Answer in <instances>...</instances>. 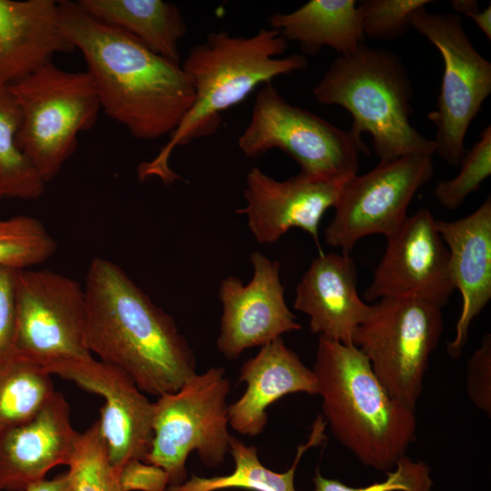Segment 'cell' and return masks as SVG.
Returning a JSON list of instances; mask_svg holds the SVG:
<instances>
[{
	"label": "cell",
	"mask_w": 491,
	"mask_h": 491,
	"mask_svg": "<svg viewBox=\"0 0 491 491\" xmlns=\"http://www.w3.org/2000/svg\"><path fill=\"white\" fill-rule=\"evenodd\" d=\"M429 466L422 461L416 462L406 456L401 457L386 477L371 485L353 487L337 479L326 478L319 471L313 478V491H432L433 480Z\"/></svg>",
	"instance_id": "cell-31"
},
{
	"label": "cell",
	"mask_w": 491,
	"mask_h": 491,
	"mask_svg": "<svg viewBox=\"0 0 491 491\" xmlns=\"http://www.w3.org/2000/svg\"><path fill=\"white\" fill-rule=\"evenodd\" d=\"M43 366L52 376L72 381L104 398L99 426L117 476L128 460L145 461L153 437L154 402L126 373L93 356L58 360Z\"/></svg>",
	"instance_id": "cell-14"
},
{
	"label": "cell",
	"mask_w": 491,
	"mask_h": 491,
	"mask_svg": "<svg viewBox=\"0 0 491 491\" xmlns=\"http://www.w3.org/2000/svg\"><path fill=\"white\" fill-rule=\"evenodd\" d=\"M434 173L433 155L416 154L379 163L364 175L349 178L325 229L326 243L344 253L371 235L386 238L403 225L417 191Z\"/></svg>",
	"instance_id": "cell-11"
},
{
	"label": "cell",
	"mask_w": 491,
	"mask_h": 491,
	"mask_svg": "<svg viewBox=\"0 0 491 491\" xmlns=\"http://www.w3.org/2000/svg\"><path fill=\"white\" fill-rule=\"evenodd\" d=\"M230 388L225 369L210 367L154 402L153 437L145 462L165 470L169 486L187 479L185 464L192 452L207 467L224 463L232 437L228 430Z\"/></svg>",
	"instance_id": "cell-7"
},
{
	"label": "cell",
	"mask_w": 491,
	"mask_h": 491,
	"mask_svg": "<svg viewBox=\"0 0 491 491\" xmlns=\"http://www.w3.org/2000/svg\"><path fill=\"white\" fill-rule=\"evenodd\" d=\"M441 309L419 299L380 298L353 337L389 394L414 410L444 331Z\"/></svg>",
	"instance_id": "cell-9"
},
{
	"label": "cell",
	"mask_w": 491,
	"mask_h": 491,
	"mask_svg": "<svg viewBox=\"0 0 491 491\" xmlns=\"http://www.w3.org/2000/svg\"><path fill=\"white\" fill-rule=\"evenodd\" d=\"M239 382L246 383V388L228 405L229 426L247 436L264 431L267 408L283 396L296 393L317 395L313 370L287 347L282 337L261 346L254 357L242 365Z\"/></svg>",
	"instance_id": "cell-20"
},
{
	"label": "cell",
	"mask_w": 491,
	"mask_h": 491,
	"mask_svg": "<svg viewBox=\"0 0 491 491\" xmlns=\"http://www.w3.org/2000/svg\"><path fill=\"white\" fill-rule=\"evenodd\" d=\"M237 145L256 158L279 149L300 166V174L321 180L349 179L357 174L361 138L312 112L288 103L272 83L258 90L250 120Z\"/></svg>",
	"instance_id": "cell-8"
},
{
	"label": "cell",
	"mask_w": 491,
	"mask_h": 491,
	"mask_svg": "<svg viewBox=\"0 0 491 491\" xmlns=\"http://www.w3.org/2000/svg\"><path fill=\"white\" fill-rule=\"evenodd\" d=\"M460 171L455 177L439 181L433 189L436 200L448 210L461 206L466 197L480 188L491 175V126L488 125L479 139L466 152Z\"/></svg>",
	"instance_id": "cell-29"
},
{
	"label": "cell",
	"mask_w": 491,
	"mask_h": 491,
	"mask_svg": "<svg viewBox=\"0 0 491 491\" xmlns=\"http://www.w3.org/2000/svg\"><path fill=\"white\" fill-rule=\"evenodd\" d=\"M347 180H321L299 173L279 181L254 166L246 175V205L236 212L246 215L258 243L273 244L288 230L299 228L318 244L321 220L334 208Z\"/></svg>",
	"instance_id": "cell-16"
},
{
	"label": "cell",
	"mask_w": 491,
	"mask_h": 491,
	"mask_svg": "<svg viewBox=\"0 0 491 491\" xmlns=\"http://www.w3.org/2000/svg\"><path fill=\"white\" fill-rule=\"evenodd\" d=\"M250 262L253 276L247 284L228 276L221 281L218 290L222 316L216 347L227 359L301 329L286 302L279 262L258 251L251 254Z\"/></svg>",
	"instance_id": "cell-15"
},
{
	"label": "cell",
	"mask_w": 491,
	"mask_h": 491,
	"mask_svg": "<svg viewBox=\"0 0 491 491\" xmlns=\"http://www.w3.org/2000/svg\"><path fill=\"white\" fill-rule=\"evenodd\" d=\"M55 392L42 365L16 353L0 363V434L32 418Z\"/></svg>",
	"instance_id": "cell-25"
},
{
	"label": "cell",
	"mask_w": 491,
	"mask_h": 491,
	"mask_svg": "<svg viewBox=\"0 0 491 491\" xmlns=\"http://www.w3.org/2000/svg\"><path fill=\"white\" fill-rule=\"evenodd\" d=\"M17 270L0 266V363L15 354V276Z\"/></svg>",
	"instance_id": "cell-33"
},
{
	"label": "cell",
	"mask_w": 491,
	"mask_h": 491,
	"mask_svg": "<svg viewBox=\"0 0 491 491\" xmlns=\"http://www.w3.org/2000/svg\"><path fill=\"white\" fill-rule=\"evenodd\" d=\"M436 226L450 257L455 288L462 298L455 336L448 355L457 358L468 339L473 320L491 298V198L471 214L454 221L436 219Z\"/></svg>",
	"instance_id": "cell-19"
},
{
	"label": "cell",
	"mask_w": 491,
	"mask_h": 491,
	"mask_svg": "<svg viewBox=\"0 0 491 491\" xmlns=\"http://www.w3.org/2000/svg\"><path fill=\"white\" fill-rule=\"evenodd\" d=\"M386 240L366 300L414 298L446 306L456 288L449 252L431 211L419 208Z\"/></svg>",
	"instance_id": "cell-13"
},
{
	"label": "cell",
	"mask_w": 491,
	"mask_h": 491,
	"mask_svg": "<svg viewBox=\"0 0 491 491\" xmlns=\"http://www.w3.org/2000/svg\"><path fill=\"white\" fill-rule=\"evenodd\" d=\"M56 247L38 219L25 215L0 219V266L28 269L48 260Z\"/></svg>",
	"instance_id": "cell-27"
},
{
	"label": "cell",
	"mask_w": 491,
	"mask_h": 491,
	"mask_svg": "<svg viewBox=\"0 0 491 491\" xmlns=\"http://www.w3.org/2000/svg\"><path fill=\"white\" fill-rule=\"evenodd\" d=\"M121 491H165L169 476L162 467L141 459L128 460L118 472Z\"/></svg>",
	"instance_id": "cell-34"
},
{
	"label": "cell",
	"mask_w": 491,
	"mask_h": 491,
	"mask_svg": "<svg viewBox=\"0 0 491 491\" xmlns=\"http://www.w3.org/2000/svg\"><path fill=\"white\" fill-rule=\"evenodd\" d=\"M288 43L278 31L259 29L250 36H234L225 31L210 32L191 48L181 65L193 90L194 102L166 144L150 161L138 167L141 180L157 176L170 184L179 176L169 166L177 146L214 135L222 114L240 104L256 88L280 76L307 67L306 57L283 55Z\"/></svg>",
	"instance_id": "cell-3"
},
{
	"label": "cell",
	"mask_w": 491,
	"mask_h": 491,
	"mask_svg": "<svg viewBox=\"0 0 491 491\" xmlns=\"http://www.w3.org/2000/svg\"><path fill=\"white\" fill-rule=\"evenodd\" d=\"M21 113L11 85L0 78V180L5 197L38 199L45 183L21 152L16 137Z\"/></svg>",
	"instance_id": "cell-26"
},
{
	"label": "cell",
	"mask_w": 491,
	"mask_h": 491,
	"mask_svg": "<svg viewBox=\"0 0 491 491\" xmlns=\"http://www.w3.org/2000/svg\"><path fill=\"white\" fill-rule=\"evenodd\" d=\"M59 10L63 31L85 61L101 110L135 138L170 135L194 102L192 85L181 65L95 20L76 2L59 1Z\"/></svg>",
	"instance_id": "cell-1"
},
{
	"label": "cell",
	"mask_w": 491,
	"mask_h": 491,
	"mask_svg": "<svg viewBox=\"0 0 491 491\" xmlns=\"http://www.w3.org/2000/svg\"><path fill=\"white\" fill-rule=\"evenodd\" d=\"M411 25L443 59L440 92L427 118L436 126L435 153L457 167L466 152L467 130L491 94V64L474 46L456 14H436L423 7L414 14Z\"/></svg>",
	"instance_id": "cell-10"
},
{
	"label": "cell",
	"mask_w": 491,
	"mask_h": 491,
	"mask_svg": "<svg viewBox=\"0 0 491 491\" xmlns=\"http://www.w3.org/2000/svg\"><path fill=\"white\" fill-rule=\"evenodd\" d=\"M326 426L323 416L318 415L312 425L308 439L297 446L294 462L285 472H276L266 467L260 461L256 446H247L242 440L232 436L229 454L234 459L235 467L231 473L211 477L192 474L182 484L169 486L165 491H297L295 486V475L298 464L309 448L318 446L326 440Z\"/></svg>",
	"instance_id": "cell-24"
},
{
	"label": "cell",
	"mask_w": 491,
	"mask_h": 491,
	"mask_svg": "<svg viewBox=\"0 0 491 491\" xmlns=\"http://www.w3.org/2000/svg\"><path fill=\"white\" fill-rule=\"evenodd\" d=\"M21 113L16 142L46 184L75 151L79 133L92 128L101 105L86 71L53 62L11 84Z\"/></svg>",
	"instance_id": "cell-6"
},
{
	"label": "cell",
	"mask_w": 491,
	"mask_h": 491,
	"mask_svg": "<svg viewBox=\"0 0 491 491\" xmlns=\"http://www.w3.org/2000/svg\"><path fill=\"white\" fill-rule=\"evenodd\" d=\"M84 290L87 349L126 373L143 393L175 392L197 373L194 351L173 316L119 266L93 258Z\"/></svg>",
	"instance_id": "cell-2"
},
{
	"label": "cell",
	"mask_w": 491,
	"mask_h": 491,
	"mask_svg": "<svg viewBox=\"0 0 491 491\" xmlns=\"http://www.w3.org/2000/svg\"><path fill=\"white\" fill-rule=\"evenodd\" d=\"M85 326V295L77 281L51 270H17L16 354L42 366L91 357Z\"/></svg>",
	"instance_id": "cell-12"
},
{
	"label": "cell",
	"mask_w": 491,
	"mask_h": 491,
	"mask_svg": "<svg viewBox=\"0 0 491 491\" xmlns=\"http://www.w3.org/2000/svg\"><path fill=\"white\" fill-rule=\"evenodd\" d=\"M26 491H74L68 473L31 485Z\"/></svg>",
	"instance_id": "cell-36"
},
{
	"label": "cell",
	"mask_w": 491,
	"mask_h": 491,
	"mask_svg": "<svg viewBox=\"0 0 491 491\" xmlns=\"http://www.w3.org/2000/svg\"><path fill=\"white\" fill-rule=\"evenodd\" d=\"M451 6L455 11L470 17L488 40H491V5L480 10L476 0H453Z\"/></svg>",
	"instance_id": "cell-35"
},
{
	"label": "cell",
	"mask_w": 491,
	"mask_h": 491,
	"mask_svg": "<svg viewBox=\"0 0 491 491\" xmlns=\"http://www.w3.org/2000/svg\"><path fill=\"white\" fill-rule=\"evenodd\" d=\"M75 49L65 36L59 2L0 0V78L14 84Z\"/></svg>",
	"instance_id": "cell-21"
},
{
	"label": "cell",
	"mask_w": 491,
	"mask_h": 491,
	"mask_svg": "<svg viewBox=\"0 0 491 491\" xmlns=\"http://www.w3.org/2000/svg\"><path fill=\"white\" fill-rule=\"evenodd\" d=\"M413 85L401 58L395 53L361 45L337 55L313 89L316 99L337 105L352 116V131L368 133L380 160L404 155H434L427 139L411 124Z\"/></svg>",
	"instance_id": "cell-5"
},
{
	"label": "cell",
	"mask_w": 491,
	"mask_h": 491,
	"mask_svg": "<svg viewBox=\"0 0 491 491\" xmlns=\"http://www.w3.org/2000/svg\"><path fill=\"white\" fill-rule=\"evenodd\" d=\"M95 20L119 28L152 52L180 65L179 42L187 34L180 9L163 0H78Z\"/></svg>",
	"instance_id": "cell-23"
},
{
	"label": "cell",
	"mask_w": 491,
	"mask_h": 491,
	"mask_svg": "<svg viewBox=\"0 0 491 491\" xmlns=\"http://www.w3.org/2000/svg\"><path fill=\"white\" fill-rule=\"evenodd\" d=\"M428 0H364L357 4L366 36L388 41L400 38L412 28L414 14Z\"/></svg>",
	"instance_id": "cell-30"
},
{
	"label": "cell",
	"mask_w": 491,
	"mask_h": 491,
	"mask_svg": "<svg viewBox=\"0 0 491 491\" xmlns=\"http://www.w3.org/2000/svg\"><path fill=\"white\" fill-rule=\"evenodd\" d=\"M312 370L334 437L364 466L393 469L416 439V410L389 394L354 345L319 336Z\"/></svg>",
	"instance_id": "cell-4"
},
{
	"label": "cell",
	"mask_w": 491,
	"mask_h": 491,
	"mask_svg": "<svg viewBox=\"0 0 491 491\" xmlns=\"http://www.w3.org/2000/svg\"><path fill=\"white\" fill-rule=\"evenodd\" d=\"M294 307L309 317L313 334L353 345L371 305L357 292L356 267L349 253H320L296 287Z\"/></svg>",
	"instance_id": "cell-18"
},
{
	"label": "cell",
	"mask_w": 491,
	"mask_h": 491,
	"mask_svg": "<svg viewBox=\"0 0 491 491\" xmlns=\"http://www.w3.org/2000/svg\"><path fill=\"white\" fill-rule=\"evenodd\" d=\"M68 467L74 491H121L98 420L80 434Z\"/></svg>",
	"instance_id": "cell-28"
},
{
	"label": "cell",
	"mask_w": 491,
	"mask_h": 491,
	"mask_svg": "<svg viewBox=\"0 0 491 491\" xmlns=\"http://www.w3.org/2000/svg\"><path fill=\"white\" fill-rule=\"evenodd\" d=\"M267 21L287 43L297 42L311 55L325 46L347 55L366 38L355 0H310L289 13H274Z\"/></svg>",
	"instance_id": "cell-22"
},
{
	"label": "cell",
	"mask_w": 491,
	"mask_h": 491,
	"mask_svg": "<svg viewBox=\"0 0 491 491\" xmlns=\"http://www.w3.org/2000/svg\"><path fill=\"white\" fill-rule=\"evenodd\" d=\"M466 389L474 406L491 416V335L486 334L468 359Z\"/></svg>",
	"instance_id": "cell-32"
},
{
	"label": "cell",
	"mask_w": 491,
	"mask_h": 491,
	"mask_svg": "<svg viewBox=\"0 0 491 491\" xmlns=\"http://www.w3.org/2000/svg\"><path fill=\"white\" fill-rule=\"evenodd\" d=\"M5 197V195H4V192H3V188H2V185H1V180H0V204H1V201L2 199Z\"/></svg>",
	"instance_id": "cell-37"
},
{
	"label": "cell",
	"mask_w": 491,
	"mask_h": 491,
	"mask_svg": "<svg viewBox=\"0 0 491 491\" xmlns=\"http://www.w3.org/2000/svg\"><path fill=\"white\" fill-rule=\"evenodd\" d=\"M79 436L68 402L55 391L32 418L0 434V490L26 491L52 468L68 466Z\"/></svg>",
	"instance_id": "cell-17"
}]
</instances>
